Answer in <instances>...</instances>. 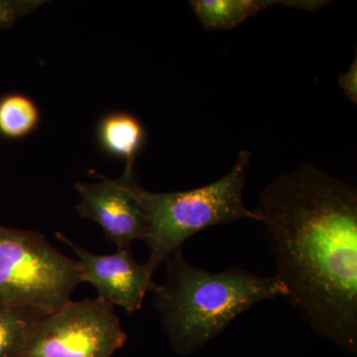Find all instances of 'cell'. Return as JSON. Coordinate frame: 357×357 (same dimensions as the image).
<instances>
[{
	"instance_id": "8",
	"label": "cell",
	"mask_w": 357,
	"mask_h": 357,
	"mask_svg": "<svg viewBox=\"0 0 357 357\" xmlns=\"http://www.w3.org/2000/svg\"><path fill=\"white\" fill-rule=\"evenodd\" d=\"M197 20L208 31L229 30L268 7L286 6L314 11L326 6L323 0H192Z\"/></svg>"
},
{
	"instance_id": "13",
	"label": "cell",
	"mask_w": 357,
	"mask_h": 357,
	"mask_svg": "<svg viewBox=\"0 0 357 357\" xmlns=\"http://www.w3.org/2000/svg\"><path fill=\"white\" fill-rule=\"evenodd\" d=\"M338 84L342 89L345 96L351 102H357V60L354 58L351 67L347 72L342 73L338 77Z\"/></svg>"
},
{
	"instance_id": "5",
	"label": "cell",
	"mask_w": 357,
	"mask_h": 357,
	"mask_svg": "<svg viewBox=\"0 0 357 357\" xmlns=\"http://www.w3.org/2000/svg\"><path fill=\"white\" fill-rule=\"evenodd\" d=\"M126 340L112 304L70 300L40 319L20 357H112Z\"/></svg>"
},
{
	"instance_id": "7",
	"label": "cell",
	"mask_w": 357,
	"mask_h": 357,
	"mask_svg": "<svg viewBox=\"0 0 357 357\" xmlns=\"http://www.w3.org/2000/svg\"><path fill=\"white\" fill-rule=\"evenodd\" d=\"M56 237L75 251L81 264L82 281L93 285L98 298L123 307L128 314L140 309L148 291L154 287V273L146 264L135 261L130 248L119 249L114 255H96L60 232Z\"/></svg>"
},
{
	"instance_id": "12",
	"label": "cell",
	"mask_w": 357,
	"mask_h": 357,
	"mask_svg": "<svg viewBox=\"0 0 357 357\" xmlns=\"http://www.w3.org/2000/svg\"><path fill=\"white\" fill-rule=\"evenodd\" d=\"M43 0H0V29L11 27L16 20L36 10Z\"/></svg>"
},
{
	"instance_id": "1",
	"label": "cell",
	"mask_w": 357,
	"mask_h": 357,
	"mask_svg": "<svg viewBox=\"0 0 357 357\" xmlns=\"http://www.w3.org/2000/svg\"><path fill=\"white\" fill-rule=\"evenodd\" d=\"M256 211L272 237L287 298L312 330L356 354V188L303 164L263 190Z\"/></svg>"
},
{
	"instance_id": "3",
	"label": "cell",
	"mask_w": 357,
	"mask_h": 357,
	"mask_svg": "<svg viewBox=\"0 0 357 357\" xmlns=\"http://www.w3.org/2000/svg\"><path fill=\"white\" fill-rule=\"evenodd\" d=\"M250 159V152L243 150L227 175L188 191L148 192L131 178V192L149 222L145 243L150 253L145 264L152 273L202 230L244 218L260 222L259 213L248 210L243 201Z\"/></svg>"
},
{
	"instance_id": "2",
	"label": "cell",
	"mask_w": 357,
	"mask_h": 357,
	"mask_svg": "<svg viewBox=\"0 0 357 357\" xmlns=\"http://www.w3.org/2000/svg\"><path fill=\"white\" fill-rule=\"evenodd\" d=\"M167 264L166 281L155 284L151 292L172 349L180 356L195 354L256 304L287 297L276 275L259 276L238 267L215 273L190 264L182 248Z\"/></svg>"
},
{
	"instance_id": "9",
	"label": "cell",
	"mask_w": 357,
	"mask_h": 357,
	"mask_svg": "<svg viewBox=\"0 0 357 357\" xmlns=\"http://www.w3.org/2000/svg\"><path fill=\"white\" fill-rule=\"evenodd\" d=\"M96 140L105 154L126 161V175H134V163L146 143L142 122L126 112H112L98 121Z\"/></svg>"
},
{
	"instance_id": "10",
	"label": "cell",
	"mask_w": 357,
	"mask_h": 357,
	"mask_svg": "<svg viewBox=\"0 0 357 357\" xmlns=\"http://www.w3.org/2000/svg\"><path fill=\"white\" fill-rule=\"evenodd\" d=\"M43 317L29 307L0 304V357H20Z\"/></svg>"
},
{
	"instance_id": "11",
	"label": "cell",
	"mask_w": 357,
	"mask_h": 357,
	"mask_svg": "<svg viewBox=\"0 0 357 357\" xmlns=\"http://www.w3.org/2000/svg\"><path fill=\"white\" fill-rule=\"evenodd\" d=\"M41 122L36 102L22 93H9L0 98V135L20 140L34 132Z\"/></svg>"
},
{
	"instance_id": "6",
	"label": "cell",
	"mask_w": 357,
	"mask_h": 357,
	"mask_svg": "<svg viewBox=\"0 0 357 357\" xmlns=\"http://www.w3.org/2000/svg\"><path fill=\"white\" fill-rule=\"evenodd\" d=\"M133 177L123 174L119 180L102 178L96 184L75 185L81 198L76 208L79 217L98 223L105 236L119 249L130 248L134 241H146L149 236L146 215L129 185Z\"/></svg>"
},
{
	"instance_id": "4",
	"label": "cell",
	"mask_w": 357,
	"mask_h": 357,
	"mask_svg": "<svg viewBox=\"0 0 357 357\" xmlns=\"http://www.w3.org/2000/svg\"><path fill=\"white\" fill-rule=\"evenodd\" d=\"M82 281L81 264L43 234L0 225V304L50 314L65 306Z\"/></svg>"
}]
</instances>
